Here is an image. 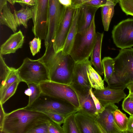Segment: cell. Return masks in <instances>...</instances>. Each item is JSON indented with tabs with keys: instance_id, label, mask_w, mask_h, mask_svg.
<instances>
[{
	"instance_id": "1",
	"label": "cell",
	"mask_w": 133,
	"mask_h": 133,
	"mask_svg": "<svg viewBox=\"0 0 133 133\" xmlns=\"http://www.w3.org/2000/svg\"><path fill=\"white\" fill-rule=\"evenodd\" d=\"M39 59L48 69L50 81L70 85L76 62L69 54H63L62 50L55 52L53 43L45 47L44 54Z\"/></svg>"
},
{
	"instance_id": "2",
	"label": "cell",
	"mask_w": 133,
	"mask_h": 133,
	"mask_svg": "<svg viewBox=\"0 0 133 133\" xmlns=\"http://www.w3.org/2000/svg\"><path fill=\"white\" fill-rule=\"evenodd\" d=\"M51 119L44 113L17 109L6 113L1 133H27L31 129Z\"/></svg>"
},
{
	"instance_id": "3",
	"label": "cell",
	"mask_w": 133,
	"mask_h": 133,
	"mask_svg": "<svg viewBox=\"0 0 133 133\" xmlns=\"http://www.w3.org/2000/svg\"><path fill=\"white\" fill-rule=\"evenodd\" d=\"M114 59V71L108 81V86L124 90L133 82V48L121 49Z\"/></svg>"
},
{
	"instance_id": "4",
	"label": "cell",
	"mask_w": 133,
	"mask_h": 133,
	"mask_svg": "<svg viewBox=\"0 0 133 133\" xmlns=\"http://www.w3.org/2000/svg\"><path fill=\"white\" fill-rule=\"evenodd\" d=\"M95 18V16L86 31L77 32L75 36L69 54L75 62L83 61L91 56L96 38Z\"/></svg>"
},
{
	"instance_id": "5",
	"label": "cell",
	"mask_w": 133,
	"mask_h": 133,
	"mask_svg": "<svg viewBox=\"0 0 133 133\" xmlns=\"http://www.w3.org/2000/svg\"><path fill=\"white\" fill-rule=\"evenodd\" d=\"M17 71L21 82L26 84L39 85L43 82L50 81L48 69L39 58L33 60L26 58Z\"/></svg>"
},
{
	"instance_id": "6",
	"label": "cell",
	"mask_w": 133,
	"mask_h": 133,
	"mask_svg": "<svg viewBox=\"0 0 133 133\" xmlns=\"http://www.w3.org/2000/svg\"><path fill=\"white\" fill-rule=\"evenodd\" d=\"M23 108L25 109L42 112H54L61 114L65 117L78 111V109L70 103L42 93L31 105Z\"/></svg>"
},
{
	"instance_id": "7",
	"label": "cell",
	"mask_w": 133,
	"mask_h": 133,
	"mask_svg": "<svg viewBox=\"0 0 133 133\" xmlns=\"http://www.w3.org/2000/svg\"><path fill=\"white\" fill-rule=\"evenodd\" d=\"M32 17V7L27 6L12 13L5 0H0V24L5 25L15 32L18 26L23 25L27 27L28 21Z\"/></svg>"
},
{
	"instance_id": "8",
	"label": "cell",
	"mask_w": 133,
	"mask_h": 133,
	"mask_svg": "<svg viewBox=\"0 0 133 133\" xmlns=\"http://www.w3.org/2000/svg\"><path fill=\"white\" fill-rule=\"evenodd\" d=\"M39 85L42 93L69 102L78 111L80 109L81 107L77 94L71 85L50 81L43 82Z\"/></svg>"
},
{
	"instance_id": "9",
	"label": "cell",
	"mask_w": 133,
	"mask_h": 133,
	"mask_svg": "<svg viewBox=\"0 0 133 133\" xmlns=\"http://www.w3.org/2000/svg\"><path fill=\"white\" fill-rule=\"evenodd\" d=\"M50 0H36L32 7V31L36 36L45 39L48 31Z\"/></svg>"
},
{
	"instance_id": "10",
	"label": "cell",
	"mask_w": 133,
	"mask_h": 133,
	"mask_svg": "<svg viewBox=\"0 0 133 133\" xmlns=\"http://www.w3.org/2000/svg\"><path fill=\"white\" fill-rule=\"evenodd\" d=\"M114 43L121 49L133 46V18L122 20L113 28L112 32Z\"/></svg>"
},
{
	"instance_id": "11",
	"label": "cell",
	"mask_w": 133,
	"mask_h": 133,
	"mask_svg": "<svg viewBox=\"0 0 133 133\" xmlns=\"http://www.w3.org/2000/svg\"><path fill=\"white\" fill-rule=\"evenodd\" d=\"M66 8L61 4L58 0H50L48 29L45 40V47L53 43L56 31Z\"/></svg>"
},
{
	"instance_id": "12",
	"label": "cell",
	"mask_w": 133,
	"mask_h": 133,
	"mask_svg": "<svg viewBox=\"0 0 133 133\" xmlns=\"http://www.w3.org/2000/svg\"><path fill=\"white\" fill-rule=\"evenodd\" d=\"M89 58L75 63L70 85L76 92L81 93H88L89 92L91 88L87 72L88 66L90 65H92Z\"/></svg>"
},
{
	"instance_id": "13",
	"label": "cell",
	"mask_w": 133,
	"mask_h": 133,
	"mask_svg": "<svg viewBox=\"0 0 133 133\" xmlns=\"http://www.w3.org/2000/svg\"><path fill=\"white\" fill-rule=\"evenodd\" d=\"M75 9L71 6L66 8L64 16L56 31L53 42L56 53L62 50L70 28Z\"/></svg>"
},
{
	"instance_id": "14",
	"label": "cell",
	"mask_w": 133,
	"mask_h": 133,
	"mask_svg": "<svg viewBox=\"0 0 133 133\" xmlns=\"http://www.w3.org/2000/svg\"><path fill=\"white\" fill-rule=\"evenodd\" d=\"M75 115L80 133H105L95 116L81 110Z\"/></svg>"
},
{
	"instance_id": "15",
	"label": "cell",
	"mask_w": 133,
	"mask_h": 133,
	"mask_svg": "<svg viewBox=\"0 0 133 133\" xmlns=\"http://www.w3.org/2000/svg\"><path fill=\"white\" fill-rule=\"evenodd\" d=\"M118 107L114 104H110L105 107L104 111L96 116L97 120L105 133H122L116 125L113 112Z\"/></svg>"
},
{
	"instance_id": "16",
	"label": "cell",
	"mask_w": 133,
	"mask_h": 133,
	"mask_svg": "<svg viewBox=\"0 0 133 133\" xmlns=\"http://www.w3.org/2000/svg\"><path fill=\"white\" fill-rule=\"evenodd\" d=\"M93 93L104 108L110 104L118 103L126 96L124 90L114 89L108 86L102 90H95Z\"/></svg>"
},
{
	"instance_id": "17",
	"label": "cell",
	"mask_w": 133,
	"mask_h": 133,
	"mask_svg": "<svg viewBox=\"0 0 133 133\" xmlns=\"http://www.w3.org/2000/svg\"><path fill=\"white\" fill-rule=\"evenodd\" d=\"M80 10L77 22V32L86 31L90 25L93 17L98 8L83 5Z\"/></svg>"
},
{
	"instance_id": "18",
	"label": "cell",
	"mask_w": 133,
	"mask_h": 133,
	"mask_svg": "<svg viewBox=\"0 0 133 133\" xmlns=\"http://www.w3.org/2000/svg\"><path fill=\"white\" fill-rule=\"evenodd\" d=\"M24 36L20 30L11 35L1 46L0 54L2 55L14 53L21 48L24 41Z\"/></svg>"
},
{
	"instance_id": "19",
	"label": "cell",
	"mask_w": 133,
	"mask_h": 133,
	"mask_svg": "<svg viewBox=\"0 0 133 133\" xmlns=\"http://www.w3.org/2000/svg\"><path fill=\"white\" fill-rule=\"evenodd\" d=\"M103 33L96 32V43L91 55L90 61L95 69L100 75L104 74L101 60V50Z\"/></svg>"
},
{
	"instance_id": "20",
	"label": "cell",
	"mask_w": 133,
	"mask_h": 133,
	"mask_svg": "<svg viewBox=\"0 0 133 133\" xmlns=\"http://www.w3.org/2000/svg\"><path fill=\"white\" fill-rule=\"evenodd\" d=\"M80 10V7L75 10L71 25L62 50L63 54L64 55L69 54L75 36L77 33V22Z\"/></svg>"
},
{
	"instance_id": "21",
	"label": "cell",
	"mask_w": 133,
	"mask_h": 133,
	"mask_svg": "<svg viewBox=\"0 0 133 133\" xmlns=\"http://www.w3.org/2000/svg\"><path fill=\"white\" fill-rule=\"evenodd\" d=\"M119 0H107L101 8V14L104 30L108 31L114 12V7Z\"/></svg>"
},
{
	"instance_id": "22",
	"label": "cell",
	"mask_w": 133,
	"mask_h": 133,
	"mask_svg": "<svg viewBox=\"0 0 133 133\" xmlns=\"http://www.w3.org/2000/svg\"><path fill=\"white\" fill-rule=\"evenodd\" d=\"M76 92L81 107L78 110H82L96 116L98 115L96 109L90 92L86 93Z\"/></svg>"
},
{
	"instance_id": "23",
	"label": "cell",
	"mask_w": 133,
	"mask_h": 133,
	"mask_svg": "<svg viewBox=\"0 0 133 133\" xmlns=\"http://www.w3.org/2000/svg\"><path fill=\"white\" fill-rule=\"evenodd\" d=\"M89 65L87 69V74L91 87L95 90H101L104 88V81L101 75L92 66Z\"/></svg>"
},
{
	"instance_id": "24",
	"label": "cell",
	"mask_w": 133,
	"mask_h": 133,
	"mask_svg": "<svg viewBox=\"0 0 133 133\" xmlns=\"http://www.w3.org/2000/svg\"><path fill=\"white\" fill-rule=\"evenodd\" d=\"M113 114L115 123L117 128L122 133H125L127 129L129 118L118 109L114 111Z\"/></svg>"
},
{
	"instance_id": "25",
	"label": "cell",
	"mask_w": 133,
	"mask_h": 133,
	"mask_svg": "<svg viewBox=\"0 0 133 133\" xmlns=\"http://www.w3.org/2000/svg\"><path fill=\"white\" fill-rule=\"evenodd\" d=\"M76 113L65 117L62 126L64 133H80L75 119Z\"/></svg>"
},
{
	"instance_id": "26",
	"label": "cell",
	"mask_w": 133,
	"mask_h": 133,
	"mask_svg": "<svg viewBox=\"0 0 133 133\" xmlns=\"http://www.w3.org/2000/svg\"><path fill=\"white\" fill-rule=\"evenodd\" d=\"M19 80H21L17 72V69L11 67L3 86L0 88V101L3 98L6 91L9 87L14 82Z\"/></svg>"
},
{
	"instance_id": "27",
	"label": "cell",
	"mask_w": 133,
	"mask_h": 133,
	"mask_svg": "<svg viewBox=\"0 0 133 133\" xmlns=\"http://www.w3.org/2000/svg\"><path fill=\"white\" fill-rule=\"evenodd\" d=\"M104 70V81L107 83L114 71L115 62L114 59L109 57H105L102 61Z\"/></svg>"
},
{
	"instance_id": "28",
	"label": "cell",
	"mask_w": 133,
	"mask_h": 133,
	"mask_svg": "<svg viewBox=\"0 0 133 133\" xmlns=\"http://www.w3.org/2000/svg\"><path fill=\"white\" fill-rule=\"evenodd\" d=\"M27 84L31 91V95L29 96L28 104L26 106H29L39 97L42 93V91L39 85L31 83Z\"/></svg>"
},
{
	"instance_id": "29",
	"label": "cell",
	"mask_w": 133,
	"mask_h": 133,
	"mask_svg": "<svg viewBox=\"0 0 133 133\" xmlns=\"http://www.w3.org/2000/svg\"><path fill=\"white\" fill-rule=\"evenodd\" d=\"M0 88L3 86L6 78L10 71L11 67L5 63L2 55L0 54Z\"/></svg>"
},
{
	"instance_id": "30",
	"label": "cell",
	"mask_w": 133,
	"mask_h": 133,
	"mask_svg": "<svg viewBox=\"0 0 133 133\" xmlns=\"http://www.w3.org/2000/svg\"><path fill=\"white\" fill-rule=\"evenodd\" d=\"M20 80L15 81L7 89L2 99L0 101V103L3 105L15 93L19 83Z\"/></svg>"
},
{
	"instance_id": "31",
	"label": "cell",
	"mask_w": 133,
	"mask_h": 133,
	"mask_svg": "<svg viewBox=\"0 0 133 133\" xmlns=\"http://www.w3.org/2000/svg\"><path fill=\"white\" fill-rule=\"evenodd\" d=\"M119 3L122 10L126 15L133 16V0H119Z\"/></svg>"
},
{
	"instance_id": "32",
	"label": "cell",
	"mask_w": 133,
	"mask_h": 133,
	"mask_svg": "<svg viewBox=\"0 0 133 133\" xmlns=\"http://www.w3.org/2000/svg\"><path fill=\"white\" fill-rule=\"evenodd\" d=\"M31 52L33 56L39 52L41 48V39L38 37L35 38L29 42Z\"/></svg>"
},
{
	"instance_id": "33",
	"label": "cell",
	"mask_w": 133,
	"mask_h": 133,
	"mask_svg": "<svg viewBox=\"0 0 133 133\" xmlns=\"http://www.w3.org/2000/svg\"><path fill=\"white\" fill-rule=\"evenodd\" d=\"M43 113L46 115L53 121L61 125L64 122L65 117L61 114L51 111H46Z\"/></svg>"
},
{
	"instance_id": "34",
	"label": "cell",
	"mask_w": 133,
	"mask_h": 133,
	"mask_svg": "<svg viewBox=\"0 0 133 133\" xmlns=\"http://www.w3.org/2000/svg\"><path fill=\"white\" fill-rule=\"evenodd\" d=\"M122 109L130 115L133 116V101L127 96L124 98L123 102Z\"/></svg>"
},
{
	"instance_id": "35",
	"label": "cell",
	"mask_w": 133,
	"mask_h": 133,
	"mask_svg": "<svg viewBox=\"0 0 133 133\" xmlns=\"http://www.w3.org/2000/svg\"><path fill=\"white\" fill-rule=\"evenodd\" d=\"M48 122L35 126L29 130L27 133H49Z\"/></svg>"
},
{
	"instance_id": "36",
	"label": "cell",
	"mask_w": 133,
	"mask_h": 133,
	"mask_svg": "<svg viewBox=\"0 0 133 133\" xmlns=\"http://www.w3.org/2000/svg\"><path fill=\"white\" fill-rule=\"evenodd\" d=\"M48 123L49 133H64L62 127L60 124L51 119Z\"/></svg>"
},
{
	"instance_id": "37",
	"label": "cell",
	"mask_w": 133,
	"mask_h": 133,
	"mask_svg": "<svg viewBox=\"0 0 133 133\" xmlns=\"http://www.w3.org/2000/svg\"><path fill=\"white\" fill-rule=\"evenodd\" d=\"M89 92L94 101L97 114L102 112L104 110L105 108L102 106L99 100L94 95L92 88L91 87L89 90Z\"/></svg>"
},
{
	"instance_id": "38",
	"label": "cell",
	"mask_w": 133,
	"mask_h": 133,
	"mask_svg": "<svg viewBox=\"0 0 133 133\" xmlns=\"http://www.w3.org/2000/svg\"><path fill=\"white\" fill-rule=\"evenodd\" d=\"M107 0H91L84 3L83 5L91 6L98 8L104 5Z\"/></svg>"
},
{
	"instance_id": "39",
	"label": "cell",
	"mask_w": 133,
	"mask_h": 133,
	"mask_svg": "<svg viewBox=\"0 0 133 133\" xmlns=\"http://www.w3.org/2000/svg\"><path fill=\"white\" fill-rule=\"evenodd\" d=\"M71 6L75 9L79 8L85 3L91 0H71Z\"/></svg>"
},
{
	"instance_id": "40",
	"label": "cell",
	"mask_w": 133,
	"mask_h": 133,
	"mask_svg": "<svg viewBox=\"0 0 133 133\" xmlns=\"http://www.w3.org/2000/svg\"><path fill=\"white\" fill-rule=\"evenodd\" d=\"M2 104L0 103V131H1L6 113L4 110Z\"/></svg>"
},
{
	"instance_id": "41",
	"label": "cell",
	"mask_w": 133,
	"mask_h": 133,
	"mask_svg": "<svg viewBox=\"0 0 133 133\" xmlns=\"http://www.w3.org/2000/svg\"><path fill=\"white\" fill-rule=\"evenodd\" d=\"M36 0H23L18 2L21 6L25 5L29 6H34L35 4Z\"/></svg>"
},
{
	"instance_id": "42",
	"label": "cell",
	"mask_w": 133,
	"mask_h": 133,
	"mask_svg": "<svg viewBox=\"0 0 133 133\" xmlns=\"http://www.w3.org/2000/svg\"><path fill=\"white\" fill-rule=\"evenodd\" d=\"M133 133V116L130 115L129 118L127 129L125 133Z\"/></svg>"
},
{
	"instance_id": "43",
	"label": "cell",
	"mask_w": 133,
	"mask_h": 133,
	"mask_svg": "<svg viewBox=\"0 0 133 133\" xmlns=\"http://www.w3.org/2000/svg\"><path fill=\"white\" fill-rule=\"evenodd\" d=\"M60 3L65 8L71 6V0H58Z\"/></svg>"
},
{
	"instance_id": "44",
	"label": "cell",
	"mask_w": 133,
	"mask_h": 133,
	"mask_svg": "<svg viewBox=\"0 0 133 133\" xmlns=\"http://www.w3.org/2000/svg\"><path fill=\"white\" fill-rule=\"evenodd\" d=\"M127 88L128 89L129 92L133 93V82L129 84Z\"/></svg>"
},
{
	"instance_id": "45",
	"label": "cell",
	"mask_w": 133,
	"mask_h": 133,
	"mask_svg": "<svg viewBox=\"0 0 133 133\" xmlns=\"http://www.w3.org/2000/svg\"><path fill=\"white\" fill-rule=\"evenodd\" d=\"M31 90L29 88L26 90L24 92L25 94L29 96L31 95Z\"/></svg>"
},
{
	"instance_id": "46",
	"label": "cell",
	"mask_w": 133,
	"mask_h": 133,
	"mask_svg": "<svg viewBox=\"0 0 133 133\" xmlns=\"http://www.w3.org/2000/svg\"><path fill=\"white\" fill-rule=\"evenodd\" d=\"M11 1V4L14 5L15 3H18V2L23 0H10Z\"/></svg>"
},
{
	"instance_id": "47",
	"label": "cell",
	"mask_w": 133,
	"mask_h": 133,
	"mask_svg": "<svg viewBox=\"0 0 133 133\" xmlns=\"http://www.w3.org/2000/svg\"><path fill=\"white\" fill-rule=\"evenodd\" d=\"M128 96L130 98L131 101H133V93L129 92Z\"/></svg>"
},
{
	"instance_id": "48",
	"label": "cell",
	"mask_w": 133,
	"mask_h": 133,
	"mask_svg": "<svg viewBox=\"0 0 133 133\" xmlns=\"http://www.w3.org/2000/svg\"><path fill=\"white\" fill-rule=\"evenodd\" d=\"M6 1H8V2H9L11 4V1L10 0H5Z\"/></svg>"
}]
</instances>
